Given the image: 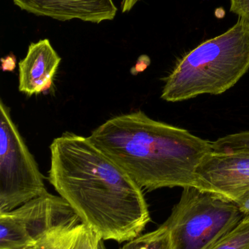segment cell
I'll list each match as a JSON object with an SVG mask.
<instances>
[{"instance_id":"13","label":"cell","mask_w":249,"mask_h":249,"mask_svg":"<svg viewBox=\"0 0 249 249\" xmlns=\"http://www.w3.org/2000/svg\"><path fill=\"white\" fill-rule=\"evenodd\" d=\"M213 152L249 155V130L227 135L212 142Z\"/></svg>"},{"instance_id":"3","label":"cell","mask_w":249,"mask_h":249,"mask_svg":"<svg viewBox=\"0 0 249 249\" xmlns=\"http://www.w3.org/2000/svg\"><path fill=\"white\" fill-rule=\"evenodd\" d=\"M249 70V23L238 19L226 32L184 55L165 79L161 98L178 102L200 95H220Z\"/></svg>"},{"instance_id":"9","label":"cell","mask_w":249,"mask_h":249,"mask_svg":"<svg viewBox=\"0 0 249 249\" xmlns=\"http://www.w3.org/2000/svg\"><path fill=\"white\" fill-rule=\"evenodd\" d=\"M49 39L32 42L27 53L19 63V90L29 96L44 93L51 89L61 63Z\"/></svg>"},{"instance_id":"8","label":"cell","mask_w":249,"mask_h":249,"mask_svg":"<svg viewBox=\"0 0 249 249\" xmlns=\"http://www.w3.org/2000/svg\"><path fill=\"white\" fill-rule=\"evenodd\" d=\"M22 10L56 20L78 19L100 23L115 18L118 11L114 0H13Z\"/></svg>"},{"instance_id":"6","label":"cell","mask_w":249,"mask_h":249,"mask_svg":"<svg viewBox=\"0 0 249 249\" xmlns=\"http://www.w3.org/2000/svg\"><path fill=\"white\" fill-rule=\"evenodd\" d=\"M77 218L61 196L46 192L10 212L0 213V249H33L45 232Z\"/></svg>"},{"instance_id":"12","label":"cell","mask_w":249,"mask_h":249,"mask_svg":"<svg viewBox=\"0 0 249 249\" xmlns=\"http://www.w3.org/2000/svg\"><path fill=\"white\" fill-rule=\"evenodd\" d=\"M209 249H249V217L244 219Z\"/></svg>"},{"instance_id":"16","label":"cell","mask_w":249,"mask_h":249,"mask_svg":"<svg viewBox=\"0 0 249 249\" xmlns=\"http://www.w3.org/2000/svg\"><path fill=\"white\" fill-rule=\"evenodd\" d=\"M1 70L3 71H14L17 64L16 56L13 53L9 54L7 56L1 58Z\"/></svg>"},{"instance_id":"15","label":"cell","mask_w":249,"mask_h":249,"mask_svg":"<svg viewBox=\"0 0 249 249\" xmlns=\"http://www.w3.org/2000/svg\"><path fill=\"white\" fill-rule=\"evenodd\" d=\"M151 60L149 57L146 55H142L137 58V62L134 67L130 70V73L133 75L136 76L140 73L144 71L150 65Z\"/></svg>"},{"instance_id":"7","label":"cell","mask_w":249,"mask_h":249,"mask_svg":"<svg viewBox=\"0 0 249 249\" xmlns=\"http://www.w3.org/2000/svg\"><path fill=\"white\" fill-rule=\"evenodd\" d=\"M197 188L235 204L249 200V155L211 152L196 171Z\"/></svg>"},{"instance_id":"14","label":"cell","mask_w":249,"mask_h":249,"mask_svg":"<svg viewBox=\"0 0 249 249\" xmlns=\"http://www.w3.org/2000/svg\"><path fill=\"white\" fill-rule=\"evenodd\" d=\"M230 11L249 23V0H230Z\"/></svg>"},{"instance_id":"4","label":"cell","mask_w":249,"mask_h":249,"mask_svg":"<svg viewBox=\"0 0 249 249\" xmlns=\"http://www.w3.org/2000/svg\"><path fill=\"white\" fill-rule=\"evenodd\" d=\"M244 217L235 203L189 187L162 225L171 233L175 249H209Z\"/></svg>"},{"instance_id":"5","label":"cell","mask_w":249,"mask_h":249,"mask_svg":"<svg viewBox=\"0 0 249 249\" xmlns=\"http://www.w3.org/2000/svg\"><path fill=\"white\" fill-rule=\"evenodd\" d=\"M44 177L13 122L8 107L0 102V213L10 212L46 193Z\"/></svg>"},{"instance_id":"10","label":"cell","mask_w":249,"mask_h":249,"mask_svg":"<svg viewBox=\"0 0 249 249\" xmlns=\"http://www.w3.org/2000/svg\"><path fill=\"white\" fill-rule=\"evenodd\" d=\"M103 240L79 218L58 225L37 240L35 249H105Z\"/></svg>"},{"instance_id":"18","label":"cell","mask_w":249,"mask_h":249,"mask_svg":"<svg viewBox=\"0 0 249 249\" xmlns=\"http://www.w3.org/2000/svg\"></svg>"},{"instance_id":"1","label":"cell","mask_w":249,"mask_h":249,"mask_svg":"<svg viewBox=\"0 0 249 249\" xmlns=\"http://www.w3.org/2000/svg\"><path fill=\"white\" fill-rule=\"evenodd\" d=\"M48 180L103 241L128 242L150 222L143 189L89 137L66 132L50 145Z\"/></svg>"},{"instance_id":"2","label":"cell","mask_w":249,"mask_h":249,"mask_svg":"<svg viewBox=\"0 0 249 249\" xmlns=\"http://www.w3.org/2000/svg\"><path fill=\"white\" fill-rule=\"evenodd\" d=\"M88 137L149 192L197 187L196 171L213 152L211 142L154 121L141 110L111 118Z\"/></svg>"},{"instance_id":"11","label":"cell","mask_w":249,"mask_h":249,"mask_svg":"<svg viewBox=\"0 0 249 249\" xmlns=\"http://www.w3.org/2000/svg\"><path fill=\"white\" fill-rule=\"evenodd\" d=\"M119 249H175L169 231L160 225L157 229L126 243Z\"/></svg>"},{"instance_id":"17","label":"cell","mask_w":249,"mask_h":249,"mask_svg":"<svg viewBox=\"0 0 249 249\" xmlns=\"http://www.w3.org/2000/svg\"><path fill=\"white\" fill-rule=\"evenodd\" d=\"M139 1L140 0H123L121 2V10L123 13L130 12Z\"/></svg>"}]
</instances>
